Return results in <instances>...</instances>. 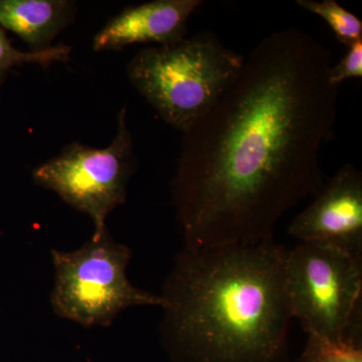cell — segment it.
Listing matches in <instances>:
<instances>
[{"label": "cell", "instance_id": "ba28073f", "mask_svg": "<svg viewBox=\"0 0 362 362\" xmlns=\"http://www.w3.org/2000/svg\"><path fill=\"white\" fill-rule=\"evenodd\" d=\"M201 0H154L128 6L95 35V52L121 51L134 44L163 45L187 37L190 16Z\"/></svg>", "mask_w": 362, "mask_h": 362}, {"label": "cell", "instance_id": "3957f363", "mask_svg": "<svg viewBox=\"0 0 362 362\" xmlns=\"http://www.w3.org/2000/svg\"><path fill=\"white\" fill-rule=\"evenodd\" d=\"M244 63L218 35L204 32L145 47L128 63L127 75L162 120L183 134L213 109Z\"/></svg>", "mask_w": 362, "mask_h": 362}, {"label": "cell", "instance_id": "52a82bcc", "mask_svg": "<svg viewBox=\"0 0 362 362\" xmlns=\"http://www.w3.org/2000/svg\"><path fill=\"white\" fill-rule=\"evenodd\" d=\"M304 244L322 245L362 261V175L351 164L338 170L288 230Z\"/></svg>", "mask_w": 362, "mask_h": 362}, {"label": "cell", "instance_id": "277c9868", "mask_svg": "<svg viewBox=\"0 0 362 362\" xmlns=\"http://www.w3.org/2000/svg\"><path fill=\"white\" fill-rule=\"evenodd\" d=\"M132 252L109 230L73 252L52 250L57 315L85 326L108 327L120 312L134 306H162L160 295L143 291L127 277Z\"/></svg>", "mask_w": 362, "mask_h": 362}, {"label": "cell", "instance_id": "5b68a950", "mask_svg": "<svg viewBox=\"0 0 362 362\" xmlns=\"http://www.w3.org/2000/svg\"><path fill=\"white\" fill-rule=\"evenodd\" d=\"M286 283L293 319L307 335L341 340L361 327L362 261L299 243L288 250Z\"/></svg>", "mask_w": 362, "mask_h": 362}, {"label": "cell", "instance_id": "4fadbf2b", "mask_svg": "<svg viewBox=\"0 0 362 362\" xmlns=\"http://www.w3.org/2000/svg\"><path fill=\"white\" fill-rule=\"evenodd\" d=\"M362 78V40L347 47V52L330 70V81L340 87L349 78Z\"/></svg>", "mask_w": 362, "mask_h": 362}, {"label": "cell", "instance_id": "6da1fadb", "mask_svg": "<svg viewBox=\"0 0 362 362\" xmlns=\"http://www.w3.org/2000/svg\"><path fill=\"white\" fill-rule=\"evenodd\" d=\"M332 56L288 28L261 40L213 109L182 134L173 181L185 247L254 246L325 185L321 146L339 87Z\"/></svg>", "mask_w": 362, "mask_h": 362}, {"label": "cell", "instance_id": "7c38bea8", "mask_svg": "<svg viewBox=\"0 0 362 362\" xmlns=\"http://www.w3.org/2000/svg\"><path fill=\"white\" fill-rule=\"evenodd\" d=\"M298 6L323 18L341 44L350 45L362 40V21L335 0H298Z\"/></svg>", "mask_w": 362, "mask_h": 362}, {"label": "cell", "instance_id": "8992f818", "mask_svg": "<svg viewBox=\"0 0 362 362\" xmlns=\"http://www.w3.org/2000/svg\"><path fill=\"white\" fill-rule=\"evenodd\" d=\"M135 165L134 143L124 107L117 115L116 135L109 146L94 148L71 142L59 156L35 168L33 178L89 216L94 223L93 237H99L108 230L107 218L125 202Z\"/></svg>", "mask_w": 362, "mask_h": 362}, {"label": "cell", "instance_id": "30bf717a", "mask_svg": "<svg viewBox=\"0 0 362 362\" xmlns=\"http://www.w3.org/2000/svg\"><path fill=\"white\" fill-rule=\"evenodd\" d=\"M300 362H362L361 328L341 340L307 335Z\"/></svg>", "mask_w": 362, "mask_h": 362}, {"label": "cell", "instance_id": "8fae6325", "mask_svg": "<svg viewBox=\"0 0 362 362\" xmlns=\"http://www.w3.org/2000/svg\"><path fill=\"white\" fill-rule=\"evenodd\" d=\"M71 52V47L64 44L52 45L40 52L20 51L11 45L4 28L0 26V89L14 66L39 65L49 68L52 64L70 61Z\"/></svg>", "mask_w": 362, "mask_h": 362}, {"label": "cell", "instance_id": "7a4b0ae2", "mask_svg": "<svg viewBox=\"0 0 362 362\" xmlns=\"http://www.w3.org/2000/svg\"><path fill=\"white\" fill-rule=\"evenodd\" d=\"M288 249L185 247L162 288V337L180 362H286Z\"/></svg>", "mask_w": 362, "mask_h": 362}, {"label": "cell", "instance_id": "9c48e42d", "mask_svg": "<svg viewBox=\"0 0 362 362\" xmlns=\"http://www.w3.org/2000/svg\"><path fill=\"white\" fill-rule=\"evenodd\" d=\"M70 0H0V26L18 35L32 52L44 51L75 21Z\"/></svg>", "mask_w": 362, "mask_h": 362}]
</instances>
